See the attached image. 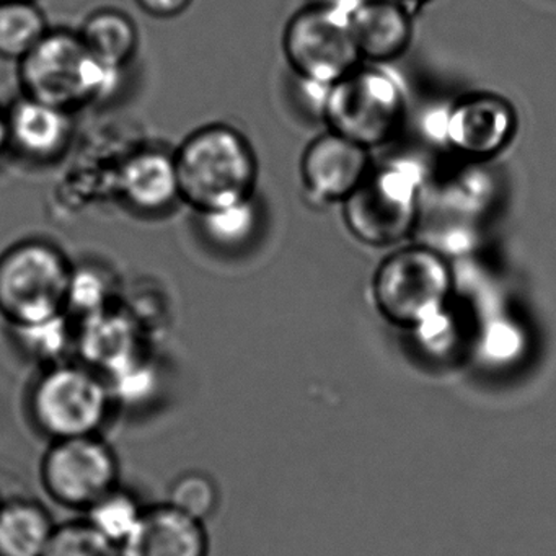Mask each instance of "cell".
<instances>
[{"label": "cell", "instance_id": "cell-1", "mask_svg": "<svg viewBox=\"0 0 556 556\" xmlns=\"http://www.w3.org/2000/svg\"><path fill=\"white\" fill-rule=\"evenodd\" d=\"M174 157L180 201L197 214L255 198L258 159L233 126H201L185 138Z\"/></svg>", "mask_w": 556, "mask_h": 556}, {"label": "cell", "instance_id": "cell-2", "mask_svg": "<svg viewBox=\"0 0 556 556\" xmlns=\"http://www.w3.org/2000/svg\"><path fill=\"white\" fill-rule=\"evenodd\" d=\"M66 253L43 239H27L0 253V315L12 328L66 315L74 281Z\"/></svg>", "mask_w": 556, "mask_h": 556}, {"label": "cell", "instance_id": "cell-3", "mask_svg": "<svg viewBox=\"0 0 556 556\" xmlns=\"http://www.w3.org/2000/svg\"><path fill=\"white\" fill-rule=\"evenodd\" d=\"M454 278L447 260L428 247H405L387 256L372 279V299L383 320L418 331L445 317Z\"/></svg>", "mask_w": 556, "mask_h": 556}, {"label": "cell", "instance_id": "cell-4", "mask_svg": "<svg viewBox=\"0 0 556 556\" xmlns=\"http://www.w3.org/2000/svg\"><path fill=\"white\" fill-rule=\"evenodd\" d=\"M17 64L22 96L71 113L112 92L119 76L89 53L79 31L66 28H50Z\"/></svg>", "mask_w": 556, "mask_h": 556}, {"label": "cell", "instance_id": "cell-5", "mask_svg": "<svg viewBox=\"0 0 556 556\" xmlns=\"http://www.w3.org/2000/svg\"><path fill=\"white\" fill-rule=\"evenodd\" d=\"M113 403L103 374L86 363L63 361L45 366L27 396L34 428L50 441L100 434L112 416Z\"/></svg>", "mask_w": 556, "mask_h": 556}, {"label": "cell", "instance_id": "cell-6", "mask_svg": "<svg viewBox=\"0 0 556 556\" xmlns=\"http://www.w3.org/2000/svg\"><path fill=\"white\" fill-rule=\"evenodd\" d=\"M350 2L307 5L286 25L282 54L305 86L328 89L363 63L351 28Z\"/></svg>", "mask_w": 556, "mask_h": 556}, {"label": "cell", "instance_id": "cell-7", "mask_svg": "<svg viewBox=\"0 0 556 556\" xmlns=\"http://www.w3.org/2000/svg\"><path fill=\"white\" fill-rule=\"evenodd\" d=\"M321 116L328 131L372 151L400 131L405 96L392 74L372 64L359 66L324 90Z\"/></svg>", "mask_w": 556, "mask_h": 556}, {"label": "cell", "instance_id": "cell-8", "mask_svg": "<svg viewBox=\"0 0 556 556\" xmlns=\"http://www.w3.org/2000/svg\"><path fill=\"white\" fill-rule=\"evenodd\" d=\"M348 232L364 245H396L412 236L419 217V177L405 165L372 170L341 203Z\"/></svg>", "mask_w": 556, "mask_h": 556}, {"label": "cell", "instance_id": "cell-9", "mask_svg": "<svg viewBox=\"0 0 556 556\" xmlns=\"http://www.w3.org/2000/svg\"><path fill=\"white\" fill-rule=\"evenodd\" d=\"M40 480L54 503L86 513L119 486V458L100 434L51 441L41 458Z\"/></svg>", "mask_w": 556, "mask_h": 556}, {"label": "cell", "instance_id": "cell-10", "mask_svg": "<svg viewBox=\"0 0 556 556\" xmlns=\"http://www.w3.org/2000/svg\"><path fill=\"white\" fill-rule=\"evenodd\" d=\"M517 112L504 97L477 92L458 100L445 122V139L452 151L470 161L496 157L513 142Z\"/></svg>", "mask_w": 556, "mask_h": 556}, {"label": "cell", "instance_id": "cell-11", "mask_svg": "<svg viewBox=\"0 0 556 556\" xmlns=\"http://www.w3.org/2000/svg\"><path fill=\"white\" fill-rule=\"evenodd\" d=\"M301 180L314 203H343L372 172L370 151L327 131L308 142L301 157Z\"/></svg>", "mask_w": 556, "mask_h": 556}, {"label": "cell", "instance_id": "cell-12", "mask_svg": "<svg viewBox=\"0 0 556 556\" xmlns=\"http://www.w3.org/2000/svg\"><path fill=\"white\" fill-rule=\"evenodd\" d=\"M116 188L126 207L141 216H161L180 201L174 151L138 149L129 154L116 175Z\"/></svg>", "mask_w": 556, "mask_h": 556}, {"label": "cell", "instance_id": "cell-13", "mask_svg": "<svg viewBox=\"0 0 556 556\" xmlns=\"http://www.w3.org/2000/svg\"><path fill=\"white\" fill-rule=\"evenodd\" d=\"M11 149L38 164L58 161L74 135L73 113L18 97L8 109Z\"/></svg>", "mask_w": 556, "mask_h": 556}, {"label": "cell", "instance_id": "cell-14", "mask_svg": "<svg viewBox=\"0 0 556 556\" xmlns=\"http://www.w3.org/2000/svg\"><path fill=\"white\" fill-rule=\"evenodd\" d=\"M350 21L363 61L386 64L408 50L413 22L400 0H351Z\"/></svg>", "mask_w": 556, "mask_h": 556}, {"label": "cell", "instance_id": "cell-15", "mask_svg": "<svg viewBox=\"0 0 556 556\" xmlns=\"http://www.w3.org/2000/svg\"><path fill=\"white\" fill-rule=\"evenodd\" d=\"M122 556H210V535L201 520L168 503L155 504L122 546Z\"/></svg>", "mask_w": 556, "mask_h": 556}, {"label": "cell", "instance_id": "cell-16", "mask_svg": "<svg viewBox=\"0 0 556 556\" xmlns=\"http://www.w3.org/2000/svg\"><path fill=\"white\" fill-rule=\"evenodd\" d=\"M79 37L100 64L119 73L138 53V25L118 9L106 8L92 12L84 22Z\"/></svg>", "mask_w": 556, "mask_h": 556}, {"label": "cell", "instance_id": "cell-17", "mask_svg": "<svg viewBox=\"0 0 556 556\" xmlns=\"http://www.w3.org/2000/svg\"><path fill=\"white\" fill-rule=\"evenodd\" d=\"M56 523L50 510L34 500L8 501L0 506V556H43Z\"/></svg>", "mask_w": 556, "mask_h": 556}, {"label": "cell", "instance_id": "cell-18", "mask_svg": "<svg viewBox=\"0 0 556 556\" xmlns=\"http://www.w3.org/2000/svg\"><path fill=\"white\" fill-rule=\"evenodd\" d=\"M48 31L37 0H0V60L21 63Z\"/></svg>", "mask_w": 556, "mask_h": 556}, {"label": "cell", "instance_id": "cell-19", "mask_svg": "<svg viewBox=\"0 0 556 556\" xmlns=\"http://www.w3.org/2000/svg\"><path fill=\"white\" fill-rule=\"evenodd\" d=\"M201 232L207 242L226 252H237L252 243L262 226V211L256 198L219 210L198 214Z\"/></svg>", "mask_w": 556, "mask_h": 556}, {"label": "cell", "instance_id": "cell-20", "mask_svg": "<svg viewBox=\"0 0 556 556\" xmlns=\"http://www.w3.org/2000/svg\"><path fill=\"white\" fill-rule=\"evenodd\" d=\"M146 509L135 493L116 486L86 510V520L122 549L141 526Z\"/></svg>", "mask_w": 556, "mask_h": 556}, {"label": "cell", "instance_id": "cell-21", "mask_svg": "<svg viewBox=\"0 0 556 556\" xmlns=\"http://www.w3.org/2000/svg\"><path fill=\"white\" fill-rule=\"evenodd\" d=\"M165 503L206 523L219 507V484L206 471H185L172 481Z\"/></svg>", "mask_w": 556, "mask_h": 556}, {"label": "cell", "instance_id": "cell-22", "mask_svg": "<svg viewBox=\"0 0 556 556\" xmlns=\"http://www.w3.org/2000/svg\"><path fill=\"white\" fill-rule=\"evenodd\" d=\"M43 556H122V549L84 519L56 526Z\"/></svg>", "mask_w": 556, "mask_h": 556}, {"label": "cell", "instance_id": "cell-23", "mask_svg": "<svg viewBox=\"0 0 556 556\" xmlns=\"http://www.w3.org/2000/svg\"><path fill=\"white\" fill-rule=\"evenodd\" d=\"M21 334L22 346L41 363L56 364L67 346V330L64 317L47 324L27 328H14Z\"/></svg>", "mask_w": 556, "mask_h": 556}, {"label": "cell", "instance_id": "cell-24", "mask_svg": "<svg viewBox=\"0 0 556 556\" xmlns=\"http://www.w3.org/2000/svg\"><path fill=\"white\" fill-rule=\"evenodd\" d=\"M135 2L149 17L161 18V21L178 17L193 4V0H135Z\"/></svg>", "mask_w": 556, "mask_h": 556}, {"label": "cell", "instance_id": "cell-25", "mask_svg": "<svg viewBox=\"0 0 556 556\" xmlns=\"http://www.w3.org/2000/svg\"><path fill=\"white\" fill-rule=\"evenodd\" d=\"M11 151V132H9L8 109L0 106V157Z\"/></svg>", "mask_w": 556, "mask_h": 556}, {"label": "cell", "instance_id": "cell-26", "mask_svg": "<svg viewBox=\"0 0 556 556\" xmlns=\"http://www.w3.org/2000/svg\"><path fill=\"white\" fill-rule=\"evenodd\" d=\"M403 4H409V2H422V0H400Z\"/></svg>", "mask_w": 556, "mask_h": 556}, {"label": "cell", "instance_id": "cell-27", "mask_svg": "<svg viewBox=\"0 0 556 556\" xmlns=\"http://www.w3.org/2000/svg\"><path fill=\"white\" fill-rule=\"evenodd\" d=\"M0 506H2V501H0Z\"/></svg>", "mask_w": 556, "mask_h": 556}]
</instances>
